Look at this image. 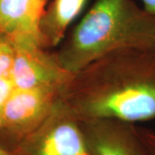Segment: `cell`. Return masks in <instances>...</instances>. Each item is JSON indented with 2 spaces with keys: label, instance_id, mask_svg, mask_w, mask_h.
<instances>
[{
  "label": "cell",
  "instance_id": "cell-1",
  "mask_svg": "<svg viewBox=\"0 0 155 155\" xmlns=\"http://www.w3.org/2000/svg\"><path fill=\"white\" fill-rule=\"evenodd\" d=\"M59 99L78 120H153L155 48H129L107 54L73 74Z\"/></svg>",
  "mask_w": 155,
  "mask_h": 155
},
{
  "label": "cell",
  "instance_id": "cell-2",
  "mask_svg": "<svg viewBox=\"0 0 155 155\" xmlns=\"http://www.w3.org/2000/svg\"><path fill=\"white\" fill-rule=\"evenodd\" d=\"M155 48V16L133 0H97L70 37L54 53L75 74L116 50Z\"/></svg>",
  "mask_w": 155,
  "mask_h": 155
},
{
  "label": "cell",
  "instance_id": "cell-3",
  "mask_svg": "<svg viewBox=\"0 0 155 155\" xmlns=\"http://www.w3.org/2000/svg\"><path fill=\"white\" fill-rule=\"evenodd\" d=\"M13 155H90L80 122L61 103L11 151Z\"/></svg>",
  "mask_w": 155,
  "mask_h": 155
},
{
  "label": "cell",
  "instance_id": "cell-4",
  "mask_svg": "<svg viewBox=\"0 0 155 155\" xmlns=\"http://www.w3.org/2000/svg\"><path fill=\"white\" fill-rule=\"evenodd\" d=\"M61 91L57 88H14L3 110L0 132L17 146L49 116Z\"/></svg>",
  "mask_w": 155,
  "mask_h": 155
},
{
  "label": "cell",
  "instance_id": "cell-5",
  "mask_svg": "<svg viewBox=\"0 0 155 155\" xmlns=\"http://www.w3.org/2000/svg\"><path fill=\"white\" fill-rule=\"evenodd\" d=\"M11 78L16 89H62L72 78L54 53L41 46L16 44Z\"/></svg>",
  "mask_w": 155,
  "mask_h": 155
},
{
  "label": "cell",
  "instance_id": "cell-6",
  "mask_svg": "<svg viewBox=\"0 0 155 155\" xmlns=\"http://www.w3.org/2000/svg\"><path fill=\"white\" fill-rule=\"evenodd\" d=\"M78 121L90 155H151L134 123L113 119Z\"/></svg>",
  "mask_w": 155,
  "mask_h": 155
},
{
  "label": "cell",
  "instance_id": "cell-7",
  "mask_svg": "<svg viewBox=\"0 0 155 155\" xmlns=\"http://www.w3.org/2000/svg\"><path fill=\"white\" fill-rule=\"evenodd\" d=\"M48 1L0 0V35L12 43L43 47L40 27Z\"/></svg>",
  "mask_w": 155,
  "mask_h": 155
},
{
  "label": "cell",
  "instance_id": "cell-8",
  "mask_svg": "<svg viewBox=\"0 0 155 155\" xmlns=\"http://www.w3.org/2000/svg\"><path fill=\"white\" fill-rule=\"evenodd\" d=\"M86 0H53L46 7L41 21V34L45 48L62 41L68 26L78 16Z\"/></svg>",
  "mask_w": 155,
  "mask_h": 155
},
{
  "label": "cell",
  "instance_id": "cell-9",
  "mask_svg": "<svg viewBox=\"0 0 155 155\" xmlns=\"http://www.w3.org/2000/svg\"><path fill=\"white\" fill-rule=\"evenodd\" d=\"M15 56L14 45L11 40L0 35V78L11 77Z\"/></svg>",
  "mask_w": 155,
  "mask_h": 155
},
{
  "label": "cell",
  "instance_id": "cell-10",
  "mask_svg": "<svg viewBox=\"0 0 155 155\" xmlns=\"http://www.w3.org/2000/svg\"><path fill=\"white\" fill-rule=\"evenodd\" d=\"M13 90H14V84L12 83L11 77L0 78V126H1V119H2L4 108Z\"/></svg>",
  "mask_w": 155,
  "mask_h": 155
},
{
  "label": "cell",
  "instance_id": "cell-11",
  "mask_svg": "<svg viewBox=\"0 0 155 155\" xmlns=\"http://www.w3.org/2000/svg\"><path fill=\"white\" fill-rule=\"evenodd\" d=\"M137 130L151 155H155V130L140 127H137Z\"/></svg>",
  "mask_w": 155,
  "mask_h": 155
},
{
  "label": "cell",
  "instance_id": "cell-12",
  "mask_svg": "<svg viewBox=\"0 0 155 155\" xmlns=\"http://www.w3.org/2000/svg\"><path fill=\"white\" fill-rule=\"evenodd\" d=\"M144 5V9L147 12L155 16V0H141Z\"/></svg>",
  "mask_w": 155,
  "mask_h": 155
},
{
  "label": "cell",
  "instance_id": "cell-13",
  "mask_svg": "<svg viewBox=\"0 0 155 155\" xmlns=\"http://www.w3.org/2000/svg\"><path fill=\"white\" fill-rule=\"evenodd\" d=\"M0 155H13V153L11 151L6 150L5 148L0 147Z\"/></svg>",
  "mask_w": 155,
  "mask_h": 155
}]
</instances>
